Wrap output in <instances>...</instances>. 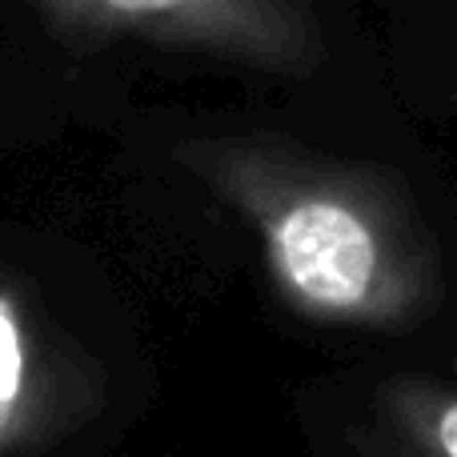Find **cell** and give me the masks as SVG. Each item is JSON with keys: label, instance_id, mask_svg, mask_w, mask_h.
Returning a JSON list of instances; mask_svg holds the SVG:
<instances>
[{"label": "cell", "instance_id": "6da1fadb", "mask_svg": "<svg viewBox=\"0 0 457 457\" xmlns=\"http://www.w3.org/2000/svg\"><path fill=\"white\" fill-rule=\"evenodd\" d=\"M177 161L257 233L277 297L349 329H405L437 301V253L394 177L273 137H197Z\"/></svg>", "mask_w": 457, "mask_h": 457}, {"label": "cell", "instance_id": "3957f363", "mask_svg": "<svg viewBox=\"0 0 457 457\" xmlns=\"http://www.w3.org/2000/svg\"><path fill=\"white\" fill-rule=\"evenodd\" d=\"M88 413V378L32 297L0 281V453L61 442Z\"/></svg>", "mask_w": 457, "mask_h": 457}, {"label": "cell", "instance_id": "277c9868", "mask_svg": "<svg viewBox=\"0 0 457 457\" xmlns=\"http://www.w3.org/2000/svg\"><path fill=\"white\" fill-rule=\"evenodd\" d=\"M386 426L405 450L457 457V389L405 378L386 389Z\"/></svg>", "mask_w": 457, "mask_h": 457}, {"label": "cell", "instance_id": "7a4b0ae2", "mask_svg": "<svg viewBox=\"0 0 457 457\" xmlns=\"http://www.w3.org/2000/svg\"><path fill=\"white\" fill-rule=\"evenodd\" d=\"M29 8L77 48L137 40L285 77H305L325 61L309 0H29Z\"/></svg>", "mask_w": 457, "mask_h": 457}]
</instances>
